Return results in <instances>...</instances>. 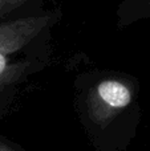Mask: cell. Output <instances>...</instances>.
<instances>
[{
	"mask_svg": "<svg viewBox=\"0 0 150 151\" xmlns=\"http://www.w3.org/2000/svg\"><path fill=\"white\" fill-rule=\"evenodd\" d=\"M134 83L120 73H96L89 85H85V106L92 121L106 125L132 106L134 101Z\"/></svg>",
	"mask_w": 150,
	"mask_h": 151,
	"instance_id": "cell-2",
	"label": "cell"
},
{
	"mask_svg": "<svg viewBox=\"0 0 150 151\" xmlns=\"http://www.w3.org/2000/svg\"><path fill=\"white\" fill-rule=\"evenodd\" d=\"M0 151H15V150H12L8 145H5L4 142H0Z\"/></svg>",
	"mask_w": 150,
	"mask_h": 151,
	"instance_id": "cell-5",
	"label": "cell"
},
{
	"mask_svg": "<svg viewBox=\"0 0 150 151\" xmlns=\"http://www.w3.org/2000/svg\"><path fill=\"white\" fill-rule=\"evenodd\" d=\"M61 12L39 13L0 23V94L47 66L52 50V32Z\"/></svg>",
	"mask_w": 150,
	"mask_h": 151,
	"instance_id": "cell-1",
	"label": "cell"
},
{
	"mask_svg": "<svg viewBox=\"0 0 150 151\" xmlns=\"http://www.w3.org/2000/svg\"><path fill=\"white\" fill-rule=\"evenodd\" d=\"M9 93H11V91H9ZM9 93H4V94H9ZM4 94H0V97H1V96H4Z\"/></svg>",
	"mask_w": 150,
	"mask_h": 151,
	"instance_id": "cell-6",
	"label": "cell"
},
{
	"mask_svg": "<svg viewBox=\"0 0 150 151\" xmlns=\"http://www.w3.org/2000/svg\"><path fill=\"white\" fill-rule=\"evenodd\" d=\"M150 19V0H121L117 5L116 20L120 28Z\"/></svg>",
	"mask_w": 150,
	"mask_h": 151,
	"instance_id": "cell-3",
	"label": "cell"
},
{
	"mask_svg": "<svg viewBox=\"0 0 150 151\" xmlns=\"http://www.w3.org/2000/svg\"><path fill=\"white\" fill-rule=\"evenodd\" d=\"M45 9V0H0V23Z\"/></svg>",
	"mask_w": 150,
	"mask_h": 151,
	"instance_id": "cell-4",
	"label": "cell"
}]
</instances>
